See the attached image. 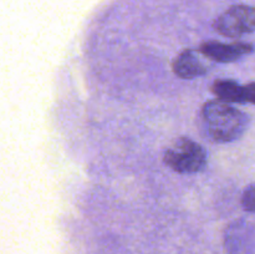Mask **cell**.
I'll list each match as a JSON object with an SVG mask.
<instances>
[{
  "label": "cell",
  "instance_id": "cell-4",
  "mask_svg": "<svg viewBox=\"0 0 255 254\" xmlns=\"http://www.w3.org/2000/svg\"><path fill=\"white\" fill-rule=\"evenodd\" d=\"M223 243L228 254H254L255 227L247 219H236L227 226Z\"/></svg>",
  "mask_w": 255,
  "mask_h": 254
},
{
  "label": "cell",
  "instance_id": "cell-1",
  "mask_svg": "<svg viewBox=\"0 0 255 254\" xmlns=\"http://www.w3.org/2000/svg\"><path fill=\"white\" fill-rule=\"evenodd\" d=\"M201 116L209 138L218 143L237 141L249 125L246 112L219 99L207 101L202 107Z\"/></svg>",
  "mask_w": 255,
  "mask_h": 254
},
{
  "label": "cell",
  "instance_id": "cell-2",
  "mask_svg": "<svg viewBox=\"0 0 255 254\" xmlns=\"http://www.w3.org/2000/svg\"><path fill=\"white\" fill-rule=\"evenodd\" d=\"M207 159L208 153L206 148L188 137L177 138L163 154L164 163L181 174L198 173L203 171L207 166Z\"/></svg>",
  "mask_w": 255,
  "mask_h": 254
},
{
  "label": "cell",
  "instance_id": "cell-9",
  "mask_svg": "<svg viewBox=\"0 0 255 254\" xmlns=\"http://www.w3.org/2000/svg\"><path fill=\"white\" fill-rule=\"evenodd\" d=\"M244 99H246V102L255 105V82L244 85Z\"/></svg>",
  "mask_w": 255,
  "mask_h": 254
},
{
  "label": "cell",
  "instance_id": "cell-7",
  "mask_svg": "<svg viewBox=\"0 0 255 254\" xmlns=\"http://www.w3.org/2000/svg\"><path fill=\"white\" fill-rule=\"evenodd\" d=\"M212 92L217 99L228 104H244V86L239 85L236 80L218 79L212 85Z\"/></svg>",
  "mask_w": 255,
  "mask_h": 254
},
{
  "label": "cell",
  "instance_id": "cell-6",
  "mask_svg": "<svg viewBox=\"0 0 255 254\" xmlns=\"http://www.w3.org/2000/svg\"><path fill=\"white\" fill-rule=\"evenodd\" d=\"M201 52L197 50L186 49L179 52L172 62V70L179 79L192 80L203 76L208 72V66L199 56Z\"/></svg>",
  "mask_w": 255,
  "mask_h": 254
},
{
  "label": "cell",
  "instance_id": "cell-5",
  "mask_svg": "<svg viewBox=\"0 0 255 254\" xmlns=\"http://www.w3.org/2000/svg\"><path fill=\"white\" fill-rule=\"evenodd\" d=\"M199 51L207 59L221 64H229L252 54L254 51V46L249 42L238 41L226 44V42L211 40V41H204L199 46Z\"/></svg>",
  "mask_w": 255,
  "mask_h": 254
},
{
  "label": "cell",
  "instance_id": "cell-3",
  "mask_svg": "<svg viewBox=\"0 0 255 254\" xmlns=\"http://www.w3.org/2000/svg\"><path fill=\"white\" fill-rule=\"evenodd\" d=\"M213 27L222 36L232 39L252 34L255 31V7L233 5L214 20Z\"/></svg>",
  "mask_w": 255,
  "mask_h": 254
},
{
  "label": "cell",
  "instance_id": "cell-8",
  "mask_svg": "<svg viewBox=\"0 0 255 254\" xmlns=\"http://www.w3.org/2000/svg\"><path fill=\"white\" fill-rule=\"evenodd\" d=\"M242 207L249 213H255V183L249 184L242 194Z\"/></svg>",
  "mask_w": 255,
  "mask_h": 254
}]
</instances>
